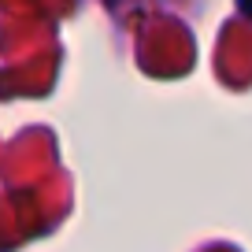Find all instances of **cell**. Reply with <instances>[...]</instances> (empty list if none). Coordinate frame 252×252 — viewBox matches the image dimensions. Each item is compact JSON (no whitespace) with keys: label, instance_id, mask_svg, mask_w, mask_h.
<instances>
[{"label":"cell","instance_id":"6da1fadb","mask_svg":"<svg viewBox=\"0 0 252 252\" xmlns=\"http://www.w3.org/2000/svg\"><path fill=\"white\" fill-rule=\"evenodd\" d=\"M237 4H241V11H245L249 19H252V0H237Z\"/></svg>","mask_w":252,"mask_h":252}]
</instances>
